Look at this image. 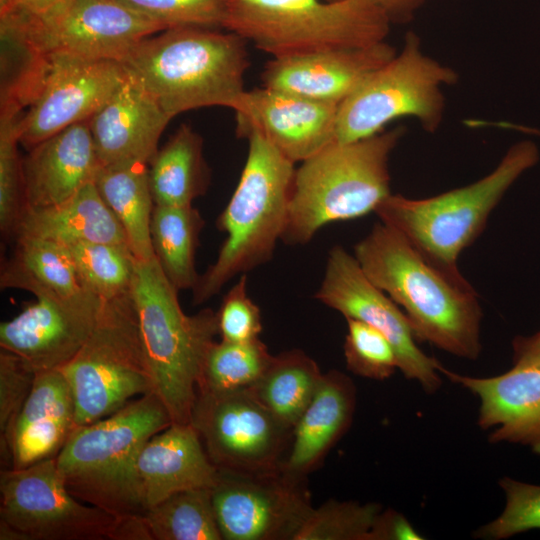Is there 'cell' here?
I'll use <instances>...</instances> for the list:
<instances>
[{
  "instance_id": "40",
  "label": "cell",
  "mask_w": 540,
  "mask_h": 540,
  "mask_svg": "<svg viewBox=\"0 0 540 540\" xmlns=\"http://www.w3.org/2000/svg\"><path fill=\"white\" fill-rule=\"evenodd\" d=\"M36 377L35 370L18 355L0 351V451L4 469H12L9 447L15 421L29 397Z\"/></svg>"
},
{
  "instance_id": "20",
  "label": "cell",
  "mask_w": 540,
  "mask_h": 540,
  "mask_svg": "<svg viewBox=\"0 0 540 540\" xmlns=\"http://www.w3.org/2000/svg\"><path fill=\"white\" fill-rule=\"evenodd\" d=\"M395 54V48L382 41L363 47L272 58L266 63L261 79L264 87L339 106Z\"/></svg>"
},
{
  "instance_id": "38",
  "label": "cell",
  "mask_w": 540,
  "mask_h": 540,
  "mask_svg": "<svg viewBox=\"0 0 540 540\" xmlns=\"http://www.w3.org/2000/svg\"><path fill=\"white\" fill-rule=\"evenodd\" d=\"M344 356L347 369L369 379L385 380L398 369L396 352L389 340L374 327L347 318Z\"/></svg>"
},
{
  "instance_id": "12",
  "label": "cell",
  "mask_w": 540,
  "mask_h": 540,
  "mask_svg": "<svg viewBox=\"0 0 540 540\" xmlns=\"http://www.w3.org/2000/svg\"><path fill=\"white\" fill-rule=\"evenodd\" d=\"M190 423L217 469L236 472L281 469L293 433L248 389L197 391Z\"/></svg>"
},
{
  "instance_id": "7",
  "label": "cell",
  "mask_w": 540,
  "mask_h": 540,
  "mask_svg": "<svg viewBox=\"0 0 540 540\" xmlns=\"http://www.w3.org/2000/svg\"><path fill=\"white\" fill-rule=\"evenodd\" d=\"M538 160L536 144L521 141L509 148L492 172L472 184L423 199L390 194L375 213L432 263L460 275L461 252L483 231L511 185Z\"/></svg>"
},
{
  "instance_id": "3",
  "label": "cell",
  "mask_w": 540,
  "mask_h": 540,
  "mask_svg": "<svg viewBox=\"0 0 540 540\" xmlns=\"http://www.w3.org/2000/svg\"><path fill=\"white\" fill-rule=\"evenodd\" d=\"M172 423L152 392L105 418L77 426L56 456L66 488L78 500L115 517L142 515L146 505L139 455L153 435Z\"/></svg>"
},
{
  "instance_id": "16",
  "label": "cell",
  "mask_w": 540,
  "mask_h": 540,
  "mask_svg": "<svg viewBox=\"0 0 540 540\" xmlns=\"http://www.w3.org/2000/svg\"><path fill=\"white\" fill-rule=\"evenodd\" d=\"M126 75L119 61L51 54L42 88L18 120L19 143L29 150L73 124L88 121L112 97Z\"/></svg>"
},
{
  "instance_id": "45",
  "label": "cell",
  "mask_w": 540,
  "mask_h": 540,
  "mask_svg": "<svg viewBox=\"0 0 540 540\" xmlns=\"http://www.w3.org/2000/svg\"><path fill=\"white\" fill-rule=\"evenodd\" d=\"M513 364L540 360V331L513 340Z\"/></svg>"
},
{
  "instance_id": "21",
  "label": "cell",
  "mask_w": 540,
  "mask_h": 540,
  "mask_svg": "<svg viewBox=\"0 0 540 540\" xmlns=\"http://www.w3.org/2000/svg\"><path fill=\"white\" fill-rule=\"evenodd\" d=\"M170 120L142 82L127 70L116 92L88 120L100 165L148 164Z\"/></svg>"
},
{
  "instance_id": "43",
  "label": "cell",
  "mask_w": 540,
  "mask_h": 540,
  "mask_svg": "<svg viewBox=\"0 0 540 540\" xmlns=\"http://www.w3.org/2000/svg\"><path fill=\"white\" fill-rule=\"evenodd\" d=\"M424 537L403 514L393 509L382 510L371 530L369 540H422Z\"/></svg>"
},
{
  "instance_id": "28",
  "label": "cell",
  "mask_w": 540,
  "mask_h": 540,
  "mask_svg": "<svg viewBox=\"0 0 540 540\" xmlns=\"http://www.w3.org/2000/svg\"><path fill=\"white\" fill-rule=\"evenodd\" d=\"M11 257L1 268L2 288H16L36 298L68 299L87 291L68 247L36 238L17 237Z\"/></svg>"
},
{
  "instance_id": "17",
  "label": "cell",
  "mask_w": 540,
  "mask_h": 540,
  "mask_svg": "<svg viewBox=\"0 0 540 540\" xmlns=\"http://www.w3.org/2000/svg\"><path fill=\"white\" fill-rule=\"evenodd\" d=\"M104 300L89 291L68 298H36L14 318L0 324V347L35 372L68 364L91 335Z\"/></svg>"
},
{
  "instance_id": "42",
  "label": "cell",
  "mask_w": 540,
  "mask_h": 540,
  "mask_svg": "<svg viewBox=\"0 0 540 540\" xmlns=\"http://www.w3.org/2000/svg\"><path fill=\"white\" fill-rule=\"evenodd\" d=\"M217 319L221 340L248 342L259 338L262 316L259 307L248 296L246 273L241 274L224 295Z\"/></svg>"
},
{
  "instance_id": "44",
  "label": "cell",
  "mask_w": 540,
  "mask_h": 540,
  "mask_svg": "<svg viewBox=\"0 0 540 540\" xmlns=\"http://www.w3.org/2000/svg\"><path fill=\"white\" fill-rule=\"evenodd\" d=\"M391 23L410 21L427 0H373Z\"/></svg>"
},
{
  "instance_id": "39",
  "label": "cell",
  "mask_w": 540,
  "mask_h": 540,
  "mask_svg": "<svg viewBox=\"0 0 540 540\" xmlns=\"http://www.w3.org/2000/svg\"><path fill=\"white\" fill-rule=\"evenodd\" d=\"M499 486L505 494V507L498 517L478 528L474 537L502 540L540 529V485L503 477Z\"/></svg>"
},
{
  "instance_id": "27",
  "label": "cell",
  "mask_w": 540,
  "mask_h": 540,
  "mask_svg": "<svg viewBox=\"0 0 540 540\" xmlns=\"http://www.w3.org/2000/svg\"><path fill=\"white\" fill-rule=\"evenodd\" d=\"M1 93L0 117H20L37 98L51 54L32 33L18 12L0 14Z\"/></svg>"
},
{
  "instance_id": "32",
  "label": "cell",
  "mask_w": 540,
  "mask_h": 540,
  "mask_svg": "<svg viewBox=\"0 0 540 540\" xmlns=\"http://www.w3.org/2000/svg\"><path fill=\"white\" fill-rule=\"evenodd\" d=\"M204 225L201 213L192 205L154 206L150 225L154 255L178 291L193 290L198 282L195 257Z\"/></svg>"
},
{
  "instance_id": "1",
  "label": "cell",
  "mask_w": 540,
  "mask_h": 540,
  "mask_svg": "<svg viewBox=\"0 0 540 540\" xmlns=\"http://www.w3.org/2000/svg\"><path fill=\"white\" fill-rule=\"evenodd\" d=\"M367 278L405 313L418 342L468 360L481 353L482 310L466 279L450 274L383 222L354 246Z\"/></svg>"
},
{
  "instance_id": "30",
  "label": "cell",
  "mask_w": 540,
  "mask_h": 540,
  "mask_svg": "<svg viewBox=\"0 0 540 540\" xmlns=\"http://www.w3.org/2000/svg\"><path fill=\"white\" fill-rule=\"evenodd\" d=\"M148 176L155 205H192L206 193L211 178L202 137L181 125L148 163Z\"/></svg>"
},
{
  "instance_id": "41",
  "label": "cell",
  "mask_w": 540,
  "mask_h": 540,
  "mask_svg": "<svg viewBox=\"0 0 540 540\" xmlns=\"http://www.w3.org/2000/svg\"><path fill=\"white\" fill-rule=\"evenodd\" d=\"M167 29L222 27L228 0H119Z\"/></svg>"
},
{
  "instance_id": "29",
  "label": "cell",
  "mask_w": 540,
  "mask_h": 540,
  "mask_svg": "<svg viewBox=\"0 0 540 540\" xmlns=\"http://www.w3.org/2000/svg\"><path fill=\"white\" fill-rule=\"evenodd\" d=\"M94 184L122 226L135 258H155L150 234L155 204L149 184L148 164L131 161L100 165Z\"/></svg>"
},
{
  "instance_id": "13",
  "label": "cell",
  "mask_w": 540,
  "mask_h": 540,
  "mask_svg": "<svg viewBox=\"0 0 540 540\" xmlns=\"http://www.w3.org/2000/svg\"><path fill=\"white\" fill-rule=\"evenodd\" d=\"M211 495L222 540H294L313 510L305 479L282 469H218Z\"/></svg>"
},
{
  "instance_id": "15",
  "label": "cell",
  "mask_w": 540,
  "mask_h": 540,
  "mask_svg": "<svg viewBox=\"0 0 540 540\" xmlns=\"http://www.w3.org/2000/svg\"><path fill=\"white\" fill-rule=\"evenodd\" d=\"M18 13L50 54L85 59L122 62L141 40L167 29L119 0H63L39 14Z\"/></svg>"
},
{
  "instance_id": "9",
  "label": "cell",
  "mask_w": 540,
  "mask_h": 540,
  "mask_svg": "<svg viewBox=\"0 0 540 540\" xmlns=\"http://www.w3.org/2000/svg\"><path fill=\"white\" fill-rule=\"evenodd\" d=\"M61 372L75 402L77 426L105 418L153 392L132 297L104 300L97 323Z\"/></svg>"
},
{
  "instance_id": "11",
  "label": "cell",
  "mask_w": 540,
  "mask_h": 540,
  "mask_svg": "<svg viewBox=\"0 0 540 540\" xmlns=\"http://www.w3.org/2000/svg\"><path fill=\"white\" fill-rule=\"evenodd\" d=\"M123 518L75 498L56 457L0 473V521L24 540H119Z\"/></svg>"
},
{
  "instance_id": "6",
  "label": "cell",
  "mask_w": 540,
  "mask_h": 540,
  "mask_svg": "<svg viewBox=\"0 0 540 540\" xmlns=\"http://www.w3.org/2000/svg\"><path fill=\"white\" fill-rule=\"evenodd\" d=\"M156 258L137 260L131 288L153 393L173 423H190L205 355L219 334L217 312L187 315Z\"/></svg>"
},
{
  "instance_id": "46",
  "label": "cell",
  "mask_w": 540,
  "mask_h": 540,
  "mask_svg": "<svg viewBox=\"0 0 540 540\" xmlns=\"http://www.w3.org/2000/svg\"><path fill=\"white\" fill-rule=\"evenodd\" d=\"M62 1L63 0H0V14L12 11L39 14Z\"/></svg>"
},
{
  "instance_id": "26",
  "label": "cell",
  "mask_w": 540,
  "mask_h": 540,
  "mask_svg": "<svg viewBox=\"0 0 540 540\" xmlns=\"http://www.w3.org/2000/svg\"><path fill=\"white\" fill-rule=\"evenodd\" d=\"M17 237H36L69 247L81 242L127 245L125 232L98 193L94 181L67 201L48 208L26 210Z\"/></svg>"
},
{
  "instance_id": "35",
  "label": "cell",
  "mask_w": 540,
  "mask_h": 540,
  "mask_svg": "<svg viewBox=\"0 0 540 540\" xmlns=\"http://www.w3.org/2000/svg\"><path fill=\"white\" fill-rule=\"evenodd\" d=\"M272 357L260 338L214 341L205 355L197 391L248 389L262 376Z\"/></svg>"
},
{
  "instance_id": "4",
  "label": "cell",
  "mask_w": 540,
  "mask_h": 540,
  "mask_svg": "<svg viewBox=\"0 0 540 540\" xmlns=\"http://www.w3.org/2000/svg\"><path fill=\"white\" fill-rule=\"evenodd\" d=\"M403 127L341 143L332 141L295 169L281 241L305 245L324 226L375 212L390 194L389 157Z\"/></svg>"
},
{
  "instance_id": "14",
  "label": "cell",
  "mask_w": 540,
  "mask_h": 540,
  "mask_svg": "<svg viewBox=\"0 0 540 540\" xmlns=\"http://www.w3.org/2000/svg\"><path fill=\"white\" fill-rule=\"evenodd\" d=\"M315 298L345 319L362 321L380 331L392 344L403 375L417 381L426 393L438 391L440 362L419 348L402 309L367 278L354 255L342 246L330 249Z\"/></svg>"
},
{
  "instance_id": "31",
  "label": "cell",
  "mask_w": 540,
  "mask_h": 540,
  "mask_svg": "<svg viewBox=\"0 0 540 540\" xmlns=\"http://www.w3.org/2000/svg\"><path fill=\"white\" fill-rule=\"evenodd\" d=\"M323 374L299 349L273 356L258 381L248 388L281 423L293 429L312 400Z\"/></svg>"
},
{
  "instance_id": "34",
  "label": "cell",
  "mask_w": 540,
  "mask_h": 540,
  "mask_svg": "<svg viewBox=\"0 0 540 540\" xmlns=\"http://www.w3.org/2000/svg\"><path fill=\"white\" fill-rule=\"evenodd\" d=\"M68 249L85 290L102 300L131 294L136 258L129 246L81 242Z\"/></svg>"
},
{
  "instance_id": "19",
  "label": "cell",
  "mask_w": 540,
  "mask_h": 540,
  "mask_svg": "<svg viewBox=\"0 0 540 540\" xmlns=\"http://www.w3.org/2000/svg\"><path fill=\"white\" fill-rule=\"evenodd\" d=\"M438 371L479 399L478 426L489 442L520 444L540 456V360L514 363L503 374L473 377Z\"/></svg>"
},
{
  "instance_id": "2",
  "label": "cell",
  "mask_w": 540,
  "mask_h": 540,
  "mask_svg": "<svg viewBox=\"0 0 540 540\" xmlns=\"http://www.w3.org/2000/svg\"><path fill=\"white\" fill-rule=\"evenodd\" d=\"M172 119L209 106L235 109L249 67L246 40L228 31L182 26L141 40L121 62Z\"/></svg>"
},
{
  "instance_id": "47",
  "label": "cell",
  "mask_w": 540,
  "mask_h": 540,
  "mask_svg": "<svg viewBox=\"0 0 540 540\" xmlns=\"http://www.w3.org/2000/svg\"><path fill=\"white\" fill-rule=\"evenodd\" d=\"M510 128H511V130H516V131H520V132H523V133L540 136V130L536 129V128L527 127V126H524V125H521V124H515V123H511Z\"/></svg>"
},
{
  "instance_id": "33",
  "label": "cell",
  "mask_w": 540,
  "mask_h": 540,
  "mask_svg": "<svg viewBox=\"0 0 540 540\" xmlns=\"http://www.w3.org/2000/svg\"><path fill=\"white\" fill-rule=\"evenodd\" d=\"M142 519L150 540H222L211 488L174 493L148 508Z\"/></svg>"
},
{
  "instance_id": "5",
  "label": "cell",
  "mask_w": 540,
  "mask_h": 540,
  "mask_svg": "<svg viewBox=\"0 0 540 540\" xmlns=\"http://www.w3.org/2000/svg\"><path fill=\"white\" fill-rule=\"evenodd\" d=\"M247 139L239 182L216 221L226 238L192 290L194 305L215 296L237 274L269 262L286 226L294 163L260 134L251 133Z\"/></svg>"
},
{
  "instance_id": "18",
  "label": "cell",
  "mask_w": 540,
  "mask_h": 540,
  "mask_svg": "<svg viewBox=\"0 0 540 540\" xmlns=\"http://www.w3.org/2000/svg\"><path fill=\"white\" fill-rule=\"evenodd\" d=\"M338 105L267 87L246 90L234 109L240 137L258 133L291 162L335 140Z\"/></svg>"
},
{
  "instance_id": "24",
  "label": "cell",
  "mask_w": 540,
  "mask_h": 540,
  "mask_svg": "<svg viewBox=\"0 0 540 540\" xmlns=\"http://www.w3.org/2000/svg\"><path fill=\"white\" fill-rule=\"evenodd\" d=\"M146 510L170 495L212 488L218 469L191 423H172L153 435L138 459Z\"/></svg>"
},
{
  "instance_id": "23",
  "label": "cell",
  "mask_w": 540,
  "mask_h": 540,
  "mask_svg": "<svg viewBox=\"0 0 540 540\" xmlns=\"http://www.w3.org/2000/svg\"><path fill=\"white\" fill-rule=\"evenodd\" d=\"M76 427L74 397L64 374L59 369L37 372L11 432L12 469L56 457Z\"/></svg>"
},
{
  "instance_id": "10",
  "label": "cell",
  "mask_w": 540,
  "mask_h": 540,
  "mask_svg": "<svg viewBox=\"0 0 540 540\" xmlns=\"http://www.w3.org/2000/svg\"><path fill=\"white\" fill-rule=\"evenodd\" d=\"M457 79L455 70L426 55L418 36L409 32L401 51L338 106L335 141L371 137L402 117L415 118L435 132L445 109L443 88Z\"/></svg>"
},
{
  "instance_id": "36",
  "label": "cell",
  "mask_w": 540,
  "mask_h": 540,
  "mask_svg": "<svg viewBox=\"0 0 540 540\" xmlns=\"http://www.w3.org/2000/svg\"><path fill=\"white\" fill-rule=\"evenodd\" d=\"M382 510L378 503L328 500L313 508L294 540H369Z\"/></svg>"
},
{
  "instance_id": "25",
  "label": "cell",
  "mask_w": 540,
  "mask_h": 540,
  "mask_svg": "<svg viewBox=\"0 0 540 540\" xmlns=\"http://www.w3.org/2000/svg\"><path fill=\"white\" fill-rule=\"evenodd\" d=\"M356 387L338 370L323 374L309 405L293 428L291 448L281 469L306 479L351 425Z\"/></svg>"
},
{
  "instance_id": "8",
  "label": "cell",
  "mask_w": 540,
  "mask_h": 540,
  "mask_svg": "<svg viewBox=\"0 0 540 540\" xmlns=\"http://www.w3.org/2000/svg\"><path fill=\"white\" fill-rule=\"evenodd\" d=\"M390 25L373 0H228L222 27L283 58L379 43Z\"/></svg>"
},
{
  "instance_id": "22",
  "label": "cell",
  "mask_w": 540,
  "mask_h": 540,
  "mask_svg": "<svg viewBox=\"0 0 540 540\" xmlns=\"http://www.w3.org/2000/svg\"><path fill=\"white\" fill-rule=\"evenodd\" d=\"M22 158L25 211L59 205L94 181L100 163L88 121L73 124Z\"/></svg>"
},
{
  "instance_id": "37",
  "label": "cell",
  "mask_w": 540,
  "mask_h": 540,
  "mask_svg": "<svg viewBox=\"0 0 540 540\" xmlns=\"http://www.w3.org/2000/svg\"><path fill=\"white\" fill-rule=\"evenodd\" d=\"M20 117H0V230L13 238L25 212L22 158L18 152Z\"/></svg>"
}]
</instances>
